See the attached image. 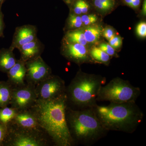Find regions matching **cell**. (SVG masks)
I'll list each match as a JSON object with an SVG mask.
<instances>
[{
    "label": "cell",
    "mask_w": 146,
    "mask_h": 146,
    "mask_svg": "<svg viewBox=\"0 0 146 146\" xmlns=\"http://www.w3.org/2000/svg\"><path fill=\"white\" fill-rule=\"evenodd\" d=\"M67 106L65 93L52 99L37 100L29 109L36 117L39 127L46 131L55 146L75 145L66 120Z\"/></svg>",
    "instance_id": "cell-1"
},
{
    "label": "cell",
    "mask_w": 146,
    "mask_h": 146,
    "mask_svg": "<svg viewBox=\"0 0 146 146\" xmlns=\"http://www.w3.org/2000/svg\"><path fill=\"white\" fill-rule=\"evenodd\" d=\"M104 127L108 131L128 133L135 132L144 118V113L136 102L97 104L93 107Z\"/></svg>",
    "instance_id": "cell-2"
},
{
    "label": "cell",
    "mask_w": 146,
    "mask_h": 146,
    "mask_svg": "<svg viewBox=\"0 0 146 146\" xmlns=\"http://www.w3.org/2000/svg\"><path fill=\"white\" fill-rule=\"evenodd\" d=\"M66 118L69 131L75 145H93L108 133L93 108L74 109L67 106Z\"/></svg>",
    "instance_id": "cell-3"
},
{
    "label": "cell",
    "mask_w": 146,
    "mask_h": 146,
    "mask_svg": "<svg viewBox=\"0 0 146 146\" xmlns=\"http://www.w3.org/2000/svg\"><path fill=\"white\" fill-rule=\"evenodd\" d=\"M106 82L101 76L79 72L66 87L67 104L74 109L93 108L97 104V98L101 87Z\"/></svg>",
    "instance_id": "cell-4"
},
{
    "label": "cell",
    "mask_w": 146,
    "mask_h": 146,
    "mask_svg": "<svg viewBox=\"0 0 146 146\" xmlns=\"http://www.w3.org/2000/svg\"><path fill=\"white\" fill-rule=\"evenodd\" d=\"M141 93L139 87L133 86L128 80L115 78L101 87L97 101L117 104L136 102Z\"/></svg>",
    "instance_id": "cell-5"
},
{
    "label": "cell",
    "mask_w": 146,
    "mask_h": 146,
    "mask_svg": "<svg viewBox=\"0 0 146 146\" xmlns=\"http://www.w3.org/2000/svg\"><path fill=\"white\" fill-rule=\"evenodd\" d=\"M66 87L62 79L51 75L35 86L37 100H49L65 94Z\"/></svg>",
    "instance_id": "cell-6"
},
{
    "label": "cell",
    "mask_w": 146,
    "mask_h": 146,
    "mask_svg": "<svg viewBox=\"0 0 146 146\" xmlns=\"http://www.w3.org/2000/svg\"><path fill=\"white\" fill-rule=\"evenodd\" d=\"M8 128V133L4 145L11 146H43L46 145L44 138L39 131Z\"/></svg>",
    "instance_id": "cell-7"
},
{
    "label": "cell",
    "mask_w": 146,
    "mask_h": 146,
    "mask_svg": "<svg viewBox=\"0 0 146 146\" xmlns=\"http://www.w3.org/2000/svg\"><path fill=\"white\" fill-rule=\"evenodd\" d=\"M35 86L25 84L13 87L10 102L11 107L18 111L30 109L37 100Z\"/></svg>",
    "instance_id": "cell-8"
},
{
    "label": "cell",
    "mask_w": 146,
    "mask_h": 146,
    "mask_svg": "<svg viewBox=\"0 0 146 146\" xmlns=\"http://www.w3.org/2000/svg\"><path fill=\"white\" fill-rule=\"evenodd\" d=\"M28 84L35 86L51 75L49 66L42 59L41 56L25 62Z\"/></svg>",
    "instance_id": "cell-9"
},
{
    "label": "cell",
    "mask_w": 146,
    "mask_h": 146,
    "mask_svg": "<svg viewBox=\"0 0 146 146\" xmlns=\"http://www.w3.org/2000/svg\"><path fill=\"white\" fill-rule=\"evenodd\" d=\"M37 30L35 26L31 25H24L17 27L9 48L14 50L23 45L31 42L37 38Z\"/></svg>",
    "instance_id": "cell-10"
},
{
    "label": "cell",
    "mask_w": 146,
    "mask_h": 146,
    "mask_svg": "<svg viewBox=\"0 0 146 146\" xmlns=\"http://www.w3.org/2000/svg\"><path fill=\"white\" fill-rule=\"evenodd\" d=\"M11 123H13L16 128L19 129L40 131L36 117L29 109L18 111Z\"/></svg>",
    "instance_id": "cell-11"
},
{
    "label": "cell",
    "mask_w": 146,
    "mask_h": 146,
    "mask_svg": "<svg viewBox=\"0 0 146 146\" xmlns=\"http://www.w3.org/2000/svg\"><path fill=\"white\" fill-rule=\"evenodd\" d=\"M64 41L63 54L68 59L79 63L89 60L88 52L85 46Z\"/></svg>",
    "instance_id": "cell-12"
},
{
    "label": "cell",
    "mask_w": 146,
    "mask_h": 146,
    "mask_svg": "<svg viewBox=\"0 0 146 146\" xmlns=\"http://www.w3.org/2000/svg\"><path fill=\"white\" fill-rule=\"evenodd\" d=\"M44 48V45L37 37L18 48L21 54L20 59L26 62L40 56Z\"/></svg>",
    "instance_id": "cell-13"
},
{
    "label": "cell",
    "mask_w": 146,
    "mask_h": 146,
    "mask_svg": "<svg viewBox=\"0 0 146 146\" xmlns=\"http://www.w3.org/2000/svg\"><path fill=\"white\" fill-rule=\"evenodd\" d=\"M26 71L25 62L21 59L16 60V64L7 72V81L13 87L25 85Z\"/></svg>",
    "instance_id": "cell-14"
},
{
    "label": "cell",
    "mask_w": 146,
    "mask_h": 146,
    "mask_svg": "<svg viewBox=\"0 0 146 146\" xmlns=\"http://www.w3.org/2000/svg\"><path fill=\"white\" fill-rule=\"evenodd\" d=\"M13 50L10 48H3L0 50V71L7 73L11 68L16 64V60L13 52Z\"/></svg>",
    "instance_id": "cell-15"
},
{
    "label": "cell",
    "mask_w": 146,
    "mask_h": 146,
    "mask_svg": "<svg viewBox=\"0 0 146 146\" xmlns=\"http://www.w3.org/2000/svg\"><path fill=\"white\" fill-rule=\"evenodd\" d=\"M13 88L8 81H0V108L10 104Z\"/></svg>",
    "instance_id": "cell-16"
},
{
    "label": "cell",
    "mask_w": 146,
    "mask_h": 146,
    "mask_svg": "<svg viewBox=\"0 0 146 146\" xmlns=\"http://www.w3.org/2000/svg\"><path fill=\"white\" fill-rule=\"evenodd\" d=\"M64 41L70 43H79L85 46L87 44L83 31H69L67 32L64 37Z\"/></svg>",
    "instance_id": "cell-17"
},
{
    "label": "cell",
    "mask_w": 146,
    "mask_h": 146,
    "mask_svg": "<svg viewBox=\"0 0 146 146\" xmlns=\"http://www.w3.org/2000/svg\"><path fill=\"white\" fill-rule=\"evenodd\" d=\"M84 32L87 43H94L98 40L102 33V29L98 26H89Z\"/></svg>",
    "instance_id": "cell-18"
},
{
    "label": "cell",
    "mask_w": 146,
    "mask_h": 146,
    "mask_svg": "<svg viewBox=\"0 0 146 146\" xmlns=\"http://www.w3.org/2000/svg\"><path fill=\"white\" fill-rule=\"evenodd\" d=\"M17 112V110L11 107L6 106L0 108V123L8 127Z\"/></svg>",
    "instance_id": "cell-19"
},
{
    "label": "cell",
    "mask_w": 146,
    "mask_h": 146,
    "mask_svg": "<svg viewBox=\"0 0 146 146\" xmlns=\"http://www.w3.org/2000/svg\"><path fill=\"white\" fill-rule=\"evenodd\" d=\"M90 54L92 59L100 63L106 64L109 62L110 59V56L99 48H93L91 50Z\"/></svg>",
    "instance_id": "cell-20"
},
{
    "label": "cell",
    "mask_w": 146,
    "mask_h": 146,
    "mask_svg": "<svg viewBox=\"0 0 146 146\" xmlns=\"http://www.w3.org/2000/svg\"><path fill=\"white\" fill-rule=\"evenodd\" d=\"M82 25L83 23L80 16L74 13H70L67 21V25L69 29L79 28L82 26Z\"/></svg>",
    "instance_id": "cell-21"
},
{
    "label": "cell",
    "mask_w": 146,
    "mask_h": 146,
    "mask_svg": "<svg viewBox=\"0 0 146 146\" xmlns=\"http://www.w3.org/2000/svg\"><path fill=\"white\" fill-rule=\"evenodd\" d=\"M81 18L83 24L86 26L90 25L91 24L94 23L98 20V17L94 14L83 15L81 16Z\"/></svg>",
    "instance_id": "cell-22"
},
{
    "label": "cell",
    "mask_w": 146,
    "mask_h": 146,
    "mask_svg": "<svg viewBox=\"0 0 146 146\" xmlns=\"http://www.w3.org/2000/svg\"><path fill=\"white\" fill-rule=\"evenodd\" d=\"M8 133V127L0 123V146L3 145Z\"/></svg>",
    "instance_id": "cell-23"
},
{
    "label": "cell",
    "mask_w": 146,
    "mask_h": 146,
    "mask_svg": "<svg viewBox=\"0 0 146 146\" xmlns=\"http://www.w3.org/2000/svg\"><path fill=\"white\" fill-rule=\"evenodd\" d=\"M109 44L115 49L119 48L122 44V39L119 36L114 35L109 40Z\"/></svg>",
    "instance_id": "cell-24"
},
{
    "label": "cell",
    "mask_w": 146,
    "mask_h": 146,
    "mask_svg": "<svg viewBox=\"0 0 146 146\" xmlns=\"http://www.w3.org/2000/svg\"><path fill=\"white\" fill-rule=\"evenodd\" d=\"M99 48L102 50L109 55L110 56H113L115 55V49L112 48L109 44L102 43L100 45Z\"/></svg>",
    "instance_id": "cell-25"
},
{
    "label": "cell",
    "mask_w": 146,
    "mask_h": 146,
    "mask_svg": "<svg viewBox=\"0 0 146 146\" xmlns=\"http://www.w3.org/2000/svg\"><path fill=\"white\" fill-rule=\"evenodd\" d=\"M136 32L138 36L141 37L146 36V23L145 22H141L137 25Z\"/></svg>",
    "instance_id": "cell-26"
},
{
    "label": "cell",
    "mask_w": 146,
    "mask_h": 146,
    "mask_svg": "<svg viewBox=\"0 0 146 146\" xmlns=\"http://www.w3.org/2000/svg\"><path fill=\"white\" fill-rule=\"evenodd\" d=\"M102 33L105 38H106L108 41L115 35L113 30L109 27L105 29L102 32Z\"/></svg>",
    "instance_id": "cell-27"
},
{
    "label": "cell",
    "mask_w": 146,
    "mask_h": 146,
    "mask_svg": "<svg viewBox=\"0 0 146 146\" xmlns=\"http://www.w3.org/2000/svg\"><path fill=\"white\" fill-rule=\"evenodd\" d=\"M82 1V0H77L74 4L73 11L74 14L76 15L81 14Z\"/></svg>",
    "instance_id": "cell-28"
},
{
    "label": "cell",
    "mask_w": 146,
    "mask_h": 146,
    "mask_svg": "<svg viewBox=\"0 0 146 146\" xmlns=\"http://www.w3.org/2000/svg\"><path fill=\"white\" fill-rule=\"evenodd\" d=\"M5 28V24L4 21V15L1 10H0V38L3 37L4 30Z\"/></svg>",
    "instance_id": "cell-29"
},
{
    "label": "cell",
    "mask_w": 146,
    "mask_h": 146,
    "mask_svg": "<svg viewBox=\"0 0 146 146\" xmlns=\"http://www.w3.org/2000/svg\"><path fill=\"white\" fill-rule=\"evenodd\" d=\"M94 3L95 6L100 10L102 11L109 10V9L106 7V6H105L100 0H94Z\"/></svg>",
    "instance_id": "cell-30"
},
{
    "label": "cell",
    "mask_w": 146,
    "mask_h": 146,
    "mask_svg": "<svg viewBox=\"0 0 146 146\" xmlns=\"http://www.w3.org/2000/svg\"><path fill=\"white\" fill-rule=\"evenodd\" d=\"M105 6L110 9L114 6L113 0H100Z\"/></svg>",
    "instance_id": "cell-31"
},
{
    "label": "cell",
    "mask_w": 146,
    "mask_h": 146,
    "mask_svg": "<svg viewBox=\"0 0 146 146\" xmlns=\"http://www.w3.org/2000/svg\"><path fill=\"white\" fill-rule=\"evenodd\" d=\"M89 5L85 1H82V13H85L88 12L89 10Z\"/></svg>",
    "instance_id": "cell-32"
},
{
    "label": "cell",
    "mask_w": 146,
    "mask_h": 146,
    "mask_svg": "<svg viewBox=\"0 0 146 146\" xmlns=\"http://www.w3.org/2000/svg\"><path fill=\"white\" fill-rule=\"evenodd\" d=\"M140 3H141V0H133L131 7L133 8H137L140 5Z\"/></svg>",
    "instance_id": "cell-33"
},
{
    "label": "cell",
    "mask_w": 146,
    "mask_h": 146,
    "mask_svg": "<svg viewBox=\"0 0 146 146\" xmlns=\"http://www.w3.org/2000/svg\"><path fill=\"white\" fill-rule=\"evenodd\" d=\"M146 0H144L143 5V13L144 15H146Z\"/></svg>",
    "instance_id": "cell-34"
},
{
    "label": "cell",
    "mask_w": 146,
    "mask_h": 146,
    "mask_svg": "<svg viewBox=\"0 0 146 146\" xmlns=\"http://www.w3.org/2000/svg\"><path fill=\"white\" fill-rule=\"evenodd\" d=\"M125 2L127 5L131 7V3H132L133 0H124Z\"/></svg>",
    "instance_id": "cell-35"
},
{
    "label": "cell",
    "mask_w": 146,
    "mask_h": 146,
    "mask_svg": "<svg viewBox=\"0 0 146 146\" xmlns=\"http://www.w3.org/2000/svg\"><path fill=\"white\" fill-rule=\"evenodd\" d=\"M5 1L6 0H0V10H1L2 6Z\"/></svg>",
    "instance_id": "cell-36"
},
{
    "label": "cell",
    "mask_w": 146,
    "mask_h": 146,
    "mask_svg": "<svg viewBox=\"0 0 146 146\" xmlns=\"http://www.w3.org/2000/svg\"><path fill=\"white\" fill-rule=\"evenodd\" d=\"M63 1H65V2L68 4L72 2V0H63Z\"/></svg>",
    "instance_id": "cell-37"
}]
</instances>
